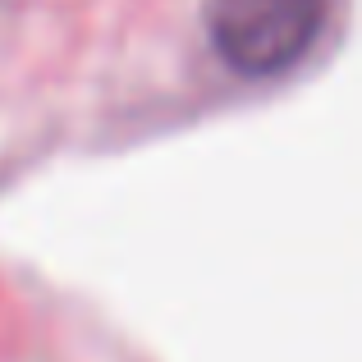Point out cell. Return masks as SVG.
Returning <instances> with one entry per match:
<instances>
[{
    "label": "cell",
    "instance_id": "1",
    "mask_svg": "<svg viewBox=\"0 0 362 362\" xmlns=\"http://www.w3.org/2000/svg\"><path fill=\"white\" fill-rule=\"evenodd\" d=\"M202 23L211 51L234 74L275 78L317 46L326 0H206Z\"/></svg>",
    "mask_w": 362,
    "mask_h": 362
}]
</instances>
